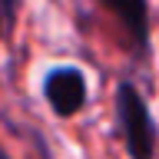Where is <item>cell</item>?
I'll list each match as a JSON object with an SVG mask.
<instances>
[{"instance_id": "4", "label": "cell", "mask_w": 159, "mask_h": 159, "mask_svg": "<svg viewBox=\"0 0 159 159\" xmlns=\"http://www.w3.org/2000/svg\"><path fill=\"white\" fill-rule=\"evenodd\" d=\"M13 20H17V0H0V40L13 30Z\"/></svg>"}, {"instance_id": "1", "label": "cell", "mask_w": 159, "mask_h": 159, "mask_svg": "<svg viewBox=\"0 0 159 159\" xmlns=\"http://www.w3.org/2000/svg\"><path fill=\"white\" fill-rule=\"evenodd\" d=\"M116 113L123 123V136H126V149L133 159H152L156 156V123L149 116L146 99L139 96V89L133 83H119L116 86Z\"/></svg>"}, {"instance_id": "3", "label": "cell", "mask_w": 159, "mask_h": 159, "mask_svg": "<svg viewBox=\"0 0 159 159\" xmlns=\"http://www.w3.org/2000/svg\"><path fill=\"white\" fill-rule=\"evenodd\" d=\"M119 20L126 33L133 37L139 50H146V40H149V10H146V0H103Z\"/></svg>"}, {"instance_id": "5", "label": "cell", "mask_w": 159, "mask_h": 159, "mask_svg": "<svg viewBox=\"0 0 159 159\" xmlns=\"http://www.w3.org/2000/svg\"><path fill=\"white\" fill-rule=\"evenodd\" d=\"M0 159H10V152H7V149H3V146H0Z\"/></svg>"}, {"instance_id": "2", "label": "cell", "mask_w": 159, "mask_h": 159, "mask_svg": "<svg viewBox=\"0 0 159 159\" xmlns=\"http://www.w3.org/2000/svg\"><path fill=\"white\" fill-rule=\"evenodd\" d=\"M43 93H47V103L53 106L57 116H73L86 103V76L76 66H57L47 73Z\"/></svg>"}]
</instances>
